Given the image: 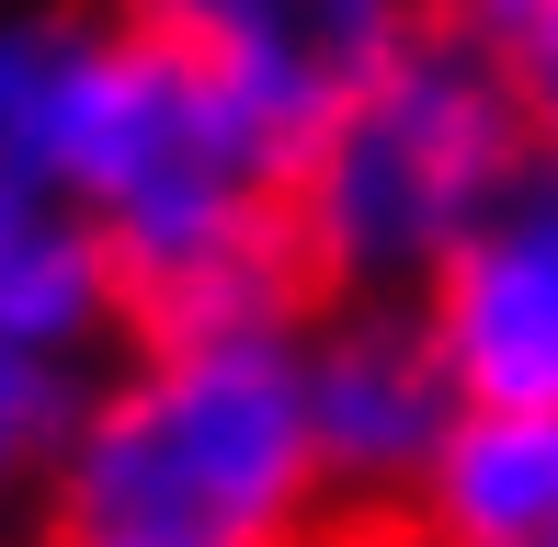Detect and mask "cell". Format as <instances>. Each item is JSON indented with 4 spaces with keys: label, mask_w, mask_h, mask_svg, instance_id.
Segmentation results:
<instances>
[{
    "label": "cell",
    "mask_w": 558,
    "mask_h": 547,
    "mask_svg": "<svg viewBox=\"0 0 558 547\" xmlns=\"http://www.w3.org/2000/svg\"><path fill=\"white\" fill-rule=\"evenodd\" d=\"M125 23L217 81L296 171V148L422 35V0H137Z\"/></svg>",
    "instance_id": "277c9868"
},
{
    "label": "cell",
    "mask_w": 558,
    "mask_h": 547,
    "mask_svg": "<svg viewBox=\"0 0 558 547\" xmlns=\"http://www.w3.org/2000/svg\"><path fill=\"white\" fill-rule=\"evenodd\" d=\"M524 183H536V114L513 58L422 12V35L296 148L286 217L319 308H422Z\"/></svg>",
    "instance_id": "7a4b0ae2"
},
{
    "label": "cell",
    "mask_w": 558,
    "mask_h": 547,
    "mask_svg": "<svg viewBox=\"0 0 558 547\" xmlns=\"http://www.w3.org/2000/svg\"><path fill=\"white\" fill-rule=\"evenodd\" d=\"M513 81H524V114H536V160L558 171V35H547V46H524Z\"/></svg>",
    "instance_id": "8fae6325"
},
{
    "label": "cell",
    "mask_w": 558,
    "mask_h": 547,
    "mask_svg": "<svg viewBox=\"0 0 558 547\" xmlns=\"http://www.w3.org/2000/svg\"><path fill=\"white\" fill-rule=\"evenodd\" d=\"M114 319H125L114 240L69 194H12L0 183V342H23L46 365H81Z\"/></svg>",
    "instance_id": "8992f818"
},
{
    "label": "cell",
    "mask_w": 558,
    "mask_h": 547,
    "mask_svg": "<svg viewBox=\"0 0 558 547\" xmlns=\"http://www.w3.org/2000/svg\"><path fill=\"white\" fill-rule=\"evenodd\" d=\"M81 23H0V183L58 194V92Z\"/></svg>",
    "instance_id": "ba28073f"
},
{
    "label": "cell",
    "mask_w": 558,
    "mask_h": 547,
    "mask_svg": "<svg viewBox=\"0 0 558 547\" xmlns=\"http://www.w3.org/2000/svg\"><path fill=\"white\" fill-rule=\"evenodd\" d=\"M296 377H308V445H319L342 536H399L434 457L468 422V388H456L434 319L422 308H319L296 331Z\"/></svg>",
    "instance_id": "3957f363"
},
{
    "label": "cell",
    "mask_w": 558,
    "mask_h": 547,
    "mask_svg": "<svg viewBox=\"0 0 558 547\" xmlns=\"http://www.w3.org/2000/svg\"><path fill=\"white\" fill-rule=\"evenodd\" d=\"M399 536L411 547H558V411H468Z\"/></svg>",
    "instance_id": "52a82bcc"
},
{
    "label": "cell",
    "mask_w": 558,
    "mask_h": 547,
    "mask_svg": "<svg viewBox=\"0 0 558 547\" xmlns=\"http://www.w3.org/2000/svg\"><path fill=\"white\" fill-rule=\"evenodd\" d=\"M468 411H558V171L536 183L456 252V274L422 296Z\"/></svg>",
    "instance_id": "5b68a950"
},
{
    "label": "cell",
    "mask_w": 558,
    "mask_h": 547,
    "mask_svg": "<svg viewBox=\"0 0 558 547\" xmlns=\"http://www.w3.org/2000/svg\"><path fill=\"white\" fill-rule=\"evenodd\" d=\"M434 23H456V35L490 46V58H524V46L558 35V0H434Z\"/></svg>",
    "instance_id": "30bf717a"
},
{
    "label": "cell",
    "mask_w": 558,
    "mask_h": 547,
    "mask_svg": "<svg viewBox=\"0 0 558 547\" xmlns=\"http://www.w3.org/2000/svg\"><path fill=\"white\" fill-rule=\"evenodd\" d=\"M92 388L69 377V365H46V354H23V342H0V490H23V479H46L58 467V445H69V422H81Z\"/></svg>",
    "instance_id": "9c48e42d"
},
{
    "label": "cell",
    "mask_w": 558,
    "mask_h": 547,
    "mask_svg": "<svg viewBox=\"0 0 558 547\" xmlns=\"http://www.w3.org/2000/svg\"><path fill=\"white\" fill-rule=\"evenodd\" d=\"M58 547H353L308 445L296 331L137 342L46 467Z\"/></svg>",
    "instance_id": "6da1fadb"
}]
</instances>
